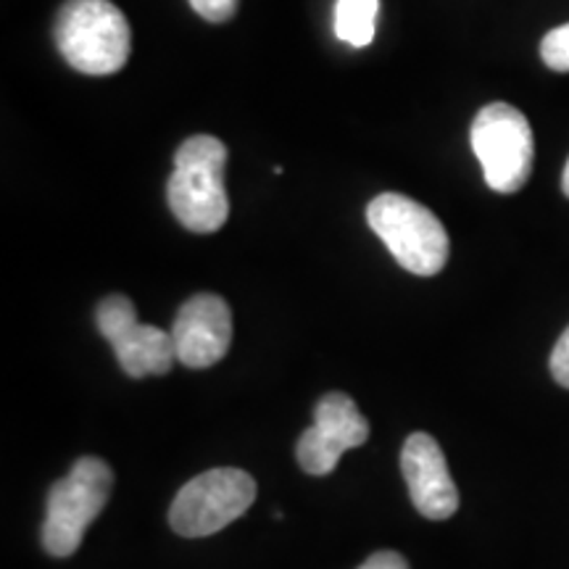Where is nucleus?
<instances>
[{"label":"nucleus","instance_id":"4468645a","mask_svg":"<svg viewBox=\"0 0 569 569\" xmlns=\"http://www.w3.org/2000/svg\"><path fill=\"white\" fill-rule=\"evenodd\" d=\"M551 375L561 388L569 390V327L561 332V338L551 351Z\"/></svg>","mask_w":569,"mask_h":569},{"label":"nucleus","instance_id":"9b49d317","mask_svg":"<svg viewBox=\"0 0 569 569\" xmlns=\"http://www.w3.org/2000/svg\"><path fill=\"white\" fill-rule=\"evenodd\" d=\"M380 0H338L336 34L348 46L365 48L375 38V19Z\"/></svg>","mask_w":569,"mask_h":569},{"label":"nucleus","instance_id":"20e7f679","mask_svg":"<svg viewBox=\"0 0 569 569\" xmlns=\"http://www.w3.org/2000/svg\"><path fill=\"white\" fill-rule=\"evenodd\" d=\"M367 222L407 272L432 277L446 267L448 232L422 203L401 193H382L367 206Z\"/></svg>","mask_w":569,"mask_h":569},{"label":"nucleus","instance_id":"ddd939ff","mask_svg":"<svg viewBox=\"0 0 569 569\" xmlns=\"http://www.w3.org/2000/svg\"><path fill=\"white\" fill-rule=\"evenodd\" d=\"M240 0H190L193 11L206 21H213V24H222V21H230L238 11Z\"/></svg>","mask_w":569,"mask_h":569},{"label":"nucleus","instance_id":"dca6fc26","mask_svg":"<svg viewBox=\"0 0 569 569\" xmlns=\"http://www.w3.org/2000/svg\"><path fill=\"white\" fill-rule=\"evenodd\" d=\"M561 190H565V196L569 198V161L565 167V174H561Z\"/></svg>","mask_w":569,"mask_h":569},{"label":"nucleus","instance_id":"7ed1b4c3","mask_svg":"<svg viewBox=\"0 0 569 569\" xmlns=\"http://www.w3.org/2000/svg\"><path fill=\"white\" fill-rule=\"evenodd\" d=\"M113 490V472L103 459L82 457L74 461L67 478L48 490L42 549L51 557H71L80 549L90 522L101 515Z\"/></svg>","mask_w":569,"mask_h":569},{"label":"nucleus","instance_id":"9d476101","mask_svg":"<svg viewBox=\"0 0 569 569\" xmlns=\"http://www.w3.org/2000/svg\"><path fill=\"white\" fill-rule=\"evenodd\" d=\"M401 472L419 515L436 522L457 515L459 490L436 438L427 432L409 436L401 451Z\"/></svg>","mask_w":569,"mask_h":569},{"label":"nucleus","instance_id":"f257e3e1","mask_svg":"<svg viewBox=\"0 0 569 569\" xmlns=\"http://www.w3.org/2000/svg\"><path fill=\"white\" fill-rule=\"evenodd\" d=\"M227 146L211 134L188 138L174 153V172L167 184L169 209L184 230L209 234L230 217L224 188Z\"/></svg>","mask_w":569,"mask_h":569},{"label":"nucleus","instance_id":"423d86ee","mask_svg":"<svg viewBox=\"0 0 569 569\" xmlns=\"http://www.w3.org/2000/svg\"><path fill=\"white\" fill-rule=\"evenodd\" d=\"M256 501V480L238 467H219L182 486L169 525L182 538H206L240 519Z\"/></svg>","mask_w":569,"mask_h":569},{"label":"nucleus","instance_id":"f8f14e48","mask_svg":"<svg viewBox=\"0 0 569 569\" xmlns=\"http://www.w3.org/2000/svg\"><path fill=\"white\" fill-rule=\"evenodd\" d=\"M540 59L553 71H569V24H561L540 40Z\"/></svg>","mask_w":569,"mask_h":569},{"label":"nucleus","instance_id":"0eeeda50","mask_svg":"<svg viewBox=\"0 0 569 569\" xmlns=\"http://www.w3.org/2000/svg\"><path fill=\"white\" fill-rule=\"evenodd\" d=\"M96 322L117 353L119 367L132 380L167 375L177 361L172 332L138 322V311L127 296L103 298L96 311Z\"/></svg>","mask_w":569,"mask_h":569},{"label":"nucleus","instance_id":"f03ea898","mask_svg":"<svg viewBox=\"0 0 569 569\" xmlns=\"http://www.w3.org/2000/svg\"><path fill=\"white\" fill-rule=\"evenodd\" d=\"M53 38L63 61L90 77L117 74L132 51L130 24L111 0H67Z\"/></svg>","mask_w":569,"mask_h":569},{"label":"nucleus","instance_id":"1a4fd4ad","mask_svg":"<svg viewBox=\"0 0 569 569\" xmlns=\"http://www.w3.org/2000/svg\"><path fill=\"white\" fill-rule=\"evenodd\" d=\"M177 361L190 369H206L222 361L232 343V311L224 298L198 293L182 303L172 325Z\"/></svg>","mask_w":569,"mask_h":569},{"label":"nucleus","instance_id":"2eb2a0df","mask_svg":"<svg viewBox=\"0 0 569 569\" xmlns=\"http://www.w3.org/2000/svg\"><path fill=\"white\" fill-rule=\"evenodd\" d=\"M359 569H409V561L396 551H377Z\"/></svg>","mask_w":569,"mask_h":569},{"label":"nucleus","instance_id":"39448f33","mask_svg":"<svg viewBox=\"0 0 569 569\" xmlns=\"http://www.w3.org/2000/svg\"><path fill=\"white\" fill-rule=\"evenodd\" d=\"M469 140L490 190L509 196L528 184L536 163V138L522 111L503 101L488 103L475 117Z\"/></svg>","mask_w":569,"mask_h":569},{"label":"nucleus","instance_id":"6e6552de","mask_svg":"<svg viewBox=\"0 0 569 569\" xmlns=\"http://www.w3.org/2000/svg\"><path fill=\"white\" fill-rule=\"evenodd\" d=\"M369 438L367 417L356 409L353 398L346 393H327L315 409V425L298 438L296 457L306 475L336 472L340 457L351 448L365 446Z\"/></svg>","mask_w":569,"mask_h":569}]
</instances>
